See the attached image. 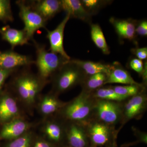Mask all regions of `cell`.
Listing matches in <instances>:
<instances>
[{
	"label": "cell",
	"mask_w": 147,
	"mask_h": 147,
	"mask_svg": "<svg viewBox=\"0 0 147 147\" xmlns=\"http://www.w3.org/2000/svg\"><path fill=\"white\" fill-rule=\"evenodd\" d=\"M32 40L34 42L36 55L35 64L42 79L48 78L69 61L60 55L47 51L44 45L38 43L34 40Z\"/></svg>",
	"instance_id": "6da1fadb"
},
{
	"label": "cell",
	"mask_w": 147,
	"mask_h": 147,
	"mask_svg": "<svg viewBox=\"0 0 147 147\" xmlns=\"http://www.w3.org/2000/svg\"><path fill=\"white\" fill-rule=\"evenodd\" d=\"M133 54L135 55L137 59L141 60H145L147 57V48L146 47L137 48L132 50Z\"/></svg>",
	"instance_id": "4dcf8cb0"
},
{
	"label": "cell",
	"mask_w": 147,
	"mask_h": 147,
	"mask_svg": "<svg viewBox=\"0 0 147 147\" xmlns=\"http://www.w3.org/2000/svg\"><path fill=\"white\" fill-rule=\"evenodd\" d=\"M62 10L70 18H76L91 24L92 15L83 6L79 0H61Z\"/></svg>",
	"instance_id": "9c48e42d"
},
{
	"label": "cell",
	"mask_w": 147,
	"mask_h": 147,
	"mask_svg": "<svg viewBox=\"0 0 147 147\" xmlns=\"http://www.w3.org/2000/svg\"><path fill=\"white\" fill-rule=\"evenodd\" d=\"M28 127V125L26 122L15 119L4 125L0 137L4 139H16L25 132Z\"/></svg>",
	"instance_id": "5bb4252c"
},
{
	"label": "cell",
	"mask_w": 147,
	"mask_h": 147,
	"mask_svg": "<svg viewBox=\"0 0 147 147\" xmlns=\"http://www.w3.org/2000/svg\"><path fill=\"white\" fill-rule=\"evenodd\" d=\"M14 86L23 99L27 102H32L40 90L41 83L35 76L25 73L16 78Z\"/></svg>",
	"instance_id": "277c9868"
},
{
	"label": "cell",
	"mask_w": 147,
	"mask_h": 147,
	"mask_svg": "<svg viewBox=\"0 0 147 147\" xmlns=\"http://www.w3.org/2000/svg\"><path fill=\"white\" fill-rule=\"evenodd\" d=\"M19 16L24 25L23 30L29 40H33L35 33L40 29H46L47 21L32 8L28 1H17Z\"/></svg>",
	"instance_id": "7a4b0ae2"
},
{
	"label": "cell",
	"mask_w": 147,
	"mask_h": 147,
	"mask_svg": "<svg viewBox=\"0 0 147 147\" xmlns=\"http://www.w3.org/2000/svg\"><path fill=\"white\" fill-rule=\"evenodd\" d=\"M58 107L59 103L55 98L47 96L43 98L40 105V109L42 113L49 115L55 112Z\"/></svg>",
	"instance_id": "cb8c5ba5"
},
{
	"label": "cell",
	"mask_w": 147,
	"mask_h": 147,
	"mask_svg": "<svg viewBox=\"0 0 147 147\" xmlns=\"http://www.w3.org/2000/svg\"><path fill=\"white\" fill-rule=\"evenodd\" d=\"M145 99L142 95L135 96L127 103L125 106V115L129 118L137 115L144 107Z\"/></svg>",
	"instance_id": "d6986e66"
},
{
	"label": "cell",
	"mask_w": 147,
	"mask_h": 147,
	"mask_svg": "<svg viewBox=\"0 0 147 147\" xmlns=\"http://www.w3.org/2000/svg\"><path fill=\"white\" fill-rule=\"evenodd\" d=\"M97 110L100 119L108 123H113L118 119L119 109L118 106L108 100L100 101L98 103Z\"/></svg>",
	"instance_id": "4fadbf2b"
},
{
	"label": "cell",
	"mask_w": 147,
	"mask_h": 147,
	"mask_svg": "<svg viewBox=\"0 0 147 147\" xmlns=\"http://www.w3.org/2000/svg\"><path fill=\"white\" fill-rule=\"evenodd\" d=\"M107 79L105 74L98 73L90 75L87 80L86 85L89 89H95L105 84Z\"/></svg>",
	"instance_id": "d4e9b609"
},
{
	"label": "cell",
	"mask_w": 147,
	"mask_h": 147,
	"mask_svg": "<svg viewBox=\"0 0 147 147\" xmlns=\"http://www.w3.org/2000/svg\"><path fill=\"white\" fill-rule=\"evenodd\" d=\"M90 106L84 93L78 96L65 110L69 118L75 121L83 120L89 114Z\"/></svg>",
	"instance_id": "ba28073f"
},
{
	"label": "cell",
	"mask_w": 147,
	"mask_h": 147,
	"mask_svg": "<svg viewBox=\"0 0 147 147\" xmlns=\"http://www.w3.org/2000/svg\"><path fill=\"white\" fill-rule=\"evenodd\" d=\"M81 1L85 9L92 16L111 2L110 1L100 0H82Z\"/></svg>",
	"instance_id": "44dd1931"
},
{
	"label": "cell",
	"mask_w": 147,
	"mask_h": 147,
	"mask_svg": "<svg viewBox=\"0 0 147 147\" xmlns=\"http://www.w3.org/2000/svg\"><path fill=\"white\" fill-rule=\"evenodd\" d=\"M96 95L97 97L107 100L121 101L127 98L117 94L113 88H110L99 89L96 93Z\"/></svg>",
	"instance_id": "603a6c76"
},
{
	"label": "cell",
	"mask_w": 147,
	"mask_h": 147,
	"mask_svg": "<svg viewBox=\"0 0 147 147\" xmlns=\"http://www.w3.org/2000/svg\"><path fill=\"white\" fill-rule=\"evenodd\" d=\"M71 60L79 66L84 73L90 76L98 73L105 74L108 76L111 70V65L102 63L79 59Z\"/></svg>",
	"instance_id": "2e32d148"
},
{
	"label": "cell",
	"mask_w": 147,
	"mask_h": 147,
	"mask_svg": "<svg viewBox=\"0 0 147 147\" xmlns=\"http://www.w3.org/2000/svg\"><path fill=\"white\" fill-rule=\"evenodd\" d=\"M15 70V69L6 70L0 68V91L1 90L6 79Z\"/></svg>",
	"instance_id": "1f68e13d"
},
{
	"label": "cell",
	"mask_w": 147,
	"mask_h": 147,
	"mask_svg": "<svg viewBox=\"0 0 147 147\" xmlns=\"http://www.w3.org/2000/svg\"><path fill=\"white\" fill-rule=\"evenodd\" d=\"M90 134L93 142L97 145H103L108 142L109 133L107 127L96 123L91 128Z\"/></svg>",
	"instance_id": "ac0fdd59"
},
{
	"label": "cell",
	"mask_w": 147,
	"mask_h": 147,
	"mask_svg": "<svg viewBox=\"0 0 147 147\" xmlns=\"http://www.w3.org/2000/svg\"><path fill=\"white\" fill-rule=\"evenodd\" d=\"M120 84L138 86L141 85L135 82L130 74L117 62L111 65L110 73L107 76L105 84Z\"/></svg>",
	"instance_id": "8fae6325"
},
{
	"label": "cell",
	"mask_w": 147,
	"mask_h": 147,
	"mask_svg": "<svg viewBox=\"0 0 147 147\" xmlns=\"http://www.w3.org/2000/svg\"><path fill=\"white\" fill-rule=\"evenodd\" d=\"M110 22L115 28L119 36L123 39L133 40L136 33V22L131 19H119L112 17Z\"/></svg>",
	"instance_id": "7c38bea8"
},
{
	"label": "cell",
	"mask_w": 147,
	"mask_h": 147,
	"mask_svg": "<svg viewBox=\"0 0 147 147\" xmlns=\"http://www.w3.org/2000/svg\"><path fill=\"white\" fill-rule=\"evenodd\" d=\"M129 66L131 69L138 73H142L144 67V63L142 61L137 58L132 59L129 62Z\"/></svg>",
	"instance_id": "f1b7e54d"
},
{
	"label": "cell",
	"mask_w": 147,
	"mask_h": 147,
	"mask_svg": "<svg viewBox=\"0 0 147 147\" xmlns=\"http://www.w3.org/2000/svg\"><path fill=\"white\" fill-rule=\"evenodd\" d=\"M70 18L68 14H66L65 17L56 28L52 31L47 30L46 36L50 43V52L60 55L69 60L71 59V58L64 48L63 40L65 28Z\"/></svg>",
	"instance_id": "5b68a950"
},
{
	"label": "cell",
	"mask_w": 147,
	"mask_h": 147,
	"mask_svg": "<svg viewBox=\"0 0 147 147\" xmlns=\"http://www.w3.org/2000/svg\"><path fill=\"white\" fill-rule=\"evenodd\" d=\"M136 34L140 36H146L147 35V22L146 21H143L139 22L136 26L135 29Z\"/></svg>",
	"instance_id": "f546056e"
},
{
	"label": "cell",
	"mask_w": 147,
	"mask_h": 147,
	"mask_svg": "<svg viewBox=\"0 0 147 147\" xmlns=\"http://www.w3.org/2000/svg\"><path fill=\"white\" fill-rule=\"evenodd\" d=\"M35 63L30 57L12 50L0 51V68L2 69L13 70L20 67L35 64Z\"/></svg>",
	"instance_id": "8992f818"
},
{
	"label": "cell",
	"mask_w": 147,
	"mask_h": 147,
	"mask_svg": "<svg viewBox=\"0 0 147 147\" xmlns=\"http://www.w3.org/2000/svg\"><path fill=\"white\" fill-rule=\"evenodd\" d=\"M55 80L56 88L63 91L70 88L77 84L85 73L82 69L71 60L65 63L60 69Z\"/></svg>",
	"instance_id": "3957f363"
},
{
	"label": "cell",
	"mask_w": 147,
	"mask_h": 147,
	"mask_svg": "<svg viewBox=\"0 0 147 147\" xmlns=\"http://www.w3.org/2000/svg\"><path fill=\"white\" fill-rule=\"evenodd\" d=\"M14 18L9 0H0V21L4 24L12 22Z\"/></svg>",
	"instance_id": "7402d4cb"
},
{
	"label": "cell",
	"mask_w": 147,
	"mask_h": 147,
	"mask_svg": "<svg viewBox=\"0 0 147 147\" xmlns=\"http://www.w3.org/2000/svg\"><path fill=\"white\" fill-rule=\"evenodd\" d=\"M46 132L49 138L54 141H57L60 138L61 129L55 124H50L47 125L46 128Z\"/></svg>",
	"instance_id": "83f0119b"
},
{
	"label": "cell",
	"mask_w": 147,
	"mask_h": 147,
	"mask_svg": "<svg viewBox=\"0 0 147 147\" xmlns=\"http://www.w3.org/2000/svg\"><path fill=\"white\" fill-rule=\"evenodd\" d=\"M0 34L2 39L8 42L12 50L16 46L29 44V40L23 30H18L6 26L0 28Z\"/></svg>",
	"instance_id": "30bf717a"
},
{
	"label": "cell",
	"mask_w": 147,
	"mask_h": 147,
	"mask_svg": "<svg viewBox=\"0 0 147 147\" xmlns=\"http://www.w3.org/2000/svg\"><path fill=\"white\" fill-rule=\"evenodd\" d=\"M68 140L72 147H85L86 144V138L82 129L78 127H71L68 134Z\"/></svg>",
	"instance_id": "ffe728a7"
},
{
	"label": "cell",
	"mask_w": 147,
	"mask_h": 147,
	"mask_svg": "<svg viewBox=\"0 0 147 147\" xmlns=\"http://www.w3.org/2000/svg\"><path fill=\"white\" fill-rule=\"evenodd\" d=\"M34 147H51V146L47 142L39 141L37 142Z\"/></svg>",
	"instance_id": "d6a6232c"
},
{
	"label": "cell",
	"mask_w": 147,
	"mask_h": 147,
	"mask_svg": "<svg viewBox=\"0 0 147 147\" xmlns=\"http://www.w3.org/2000/svg\"><path fill=\"white\" fill-rule=\"evenodd\" d=\"M18 106L15 100L7 95L0 98V121H7L18 114Z\"/></svg>",
	"instance_id": "9a60e30c"
},
{
	"label": "cell",
	"mask_w": 147,
	"mask_h": 147,
	"mask_svg": "<svg viewBox=\"0 0 147 147\" xmlns=\"http://www.w3.org/2000/svg\"><path fill=\"white\" fill-rule=\"evenodd\" d=\"M32 144V137L30 134H24L16 138L6 147H31Z\"/></svg>",
	"instance_id": "4316f807"
},
{
	"label": "cell",
	"mask_w": 147,
	"mask_h": 147,
	"mask_svg": "<svg viewBox=\"0 0 147 147\" xmlns=\"http://www.w3.org/2000/svg\"><path fill=\"white\" fill-rule=\"evenodd\" d=\"M90 35L93 42L103 54H110L109 46L100 26L98 24H90Z\"/></svg>",
	"instance_id": "e0dca14e"
},
{
	"label": "cell",
	"mask_w": 147,
	"mask_h": 147,
	"mask_svg": "<svg viewBox=\"0 0 147 147\" xmlns=\"http://www.w3.org/2000/svg\"><path fill=\"white\" fill-rule=\"evenodd\" d=\"M28 2L32 8L47 21L62 10L61 2L59 0H37Z\"/></svg>",
	"instance_id": "52a82bcc"
},
{
	"label": "cell",
	"mask_w": 147,
	"mask_h": 147,
	"mask_svg": "<svg viewBox=\"0 0 147 147\" xmlns=\"http://www.w3.org/2000/svg\"><path fill=\"white\" fill-rule=\"evenodd\" d=\"M139 86L137 85H127L125 86H117L113 89L117 94L127 98L131 96L136 95L139 91Z\"/></svg>",
	"instance_id": "484cf974"
}]
</instances>
